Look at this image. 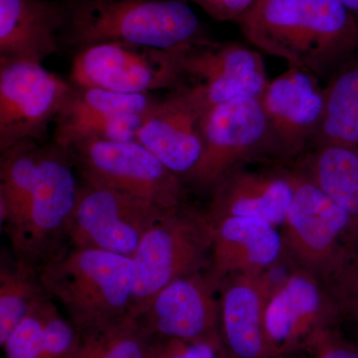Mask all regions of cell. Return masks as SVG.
Returning a JSON list of instances; mask_svg holds the SVG:
<instances>
[{
    "instance_id": "1",
    "label": "cell",
    "mask_w": 358,
    "mask_h": 358,
    "mask_svg": "<svg viewBox=\"0 0 358 358\" xmlns=\"http://www.w3.org/2000/svg\"><path fill=\"white\" fill-rule=\"evenodd\" d=\"M237 24L259 50L327 83L358 50V20L339 0H258Z\"/></svg>"
},
{
    "instance_id": "2",
    "label": "cell",
    "mask_w": 358,
    "mask_h": 358,
    "mask_svg": "<svg viewBox=\"0 0 358 358\" xmlns=\"http://www.w3.org/2000/svg\"><path fill=\"white\" fill-rule=\"evenodd\" d=\"M189 0H73L62 48L101 42L181 50L209 41Z\"/></svg>"
},
{
    "instance_id": "3",
    "label": "cell",
    "mask_w": 358,
    "mask_h": 358,
    "mask_svg": "<svg viewBox=\"0 0 358 358\" xmlns=\"http://www.w3.org/2000/svg\"><path fill=\"white\" fill-rule=\"evenodd\" d=\"M42 286L80 334L131 315L133 259L96 249L60 252L38 268Z\"/></svg>"
},
{
    "instance_id": "4",
    "label": "cell",
    "mask_w": 358,
    "mask_h": 358,
    "mask_svg": "<svg viewBox=\"0 0 358 358\" xmlns=\"http://www.w3.org/2000/svg\"><path fill=\"white\" fill-rule=\"evenodd\" d=\"M294 194L282 226L285 252L289 261L324 284L341 267L358 234L355 219L317 183L293 164Z\"/></svg>"
},
{
    "instance_id": "5",
    "label": "cell",
    "mask_w": 358,
    "mask_h": 358,
    "mask_svg": "<svg viewBox=\"0 0 358 358\" xmlns=\"http://www.w3.org/2000/svg\"><path fill=\"white\" fill-rule=\"evenodd\" d=\"M211 227L206 214L178 209L145 233L133 256L134 287L131 315L138 317L148 301L169 282L209 270Z\"/></svg>"
},
{
    "instance_id": "6",
    "label": "cell",
    "mask_w": 358,
    "mask_h": 358,
    "mask_svg": "<svg viewBox=\"0 0 358 358\" xmlns=\"http://www.w3.org/2000/svg\"><path fill=\"white\" fill-rule=\"evenodd\" d=\"M87 185L110 188L174 211L185 207L186 183L138 141L86 140L67 150Z\"/></svg>"
},
{
    "instance_id": "7",
    "label": "cell",
    "mask_w": 358,
    "mask_h": 358,
    "mask_svg": "<svg viewBox=\"0 0 358 358\" xmlns=\"http://www.w3.org/2000/svg\"><path fill=\"white\" fill-rule=\"evenodd\" d=\"M181 50L101 42L74 52L69 83L121 94L173 91L186 83Z\"/></svg>"
},
{
    "instance_id": "8",
    "label": "cell",
    "mask_w": 358,
    "mask_h": 358,
    "mask_svg": "<svg viewBox=\"0 0 358 358\" xmlns=\"http://www.w3.org/2000/svg\"><path fill=\"white\" fill-rule=\"evenodd\" d=\"M202 138L201 157L185 179L202 192H213L228 176L255 160L270 164L267 120L259 98L211 107L204 117Z\"/></svg>"
},
{
    "instance_id": "9",
    "label": "cell",
    "mask_w": 358,
    "mask_h": 358,
    "mask_svg": "<svg viewBox=\"0 0 358 358\" xmlns=\"http://www.w3.org/2000/svg\"><path fill=\"white\" fill-rule=\"evenodd\" d=\"M345 319L326 284L294 265L274 282L264 317L270 357L310 352L322 334Z\"/></svg>"
},
{
    "instance_id": "10",
    "label": "cell",
    "mask_w": 358,
    "mask_h": 358,
    "mask_svg": "<svg viewBox=\"0 0 358 358\" xmlns=\"http://www.w3.org/2000/svg\"><path fill=\"white\" fill-rule=\"evenodd\" d=\"M67 150L44 148L38 182L20 222L6 231L17 260L36 268L57 255L54 245L66 238L79 185ZM38 270V268H37Z\"/></svg>"
},
{
    "instance_id": "11",
    "label": "cell",
    "mask_w": 358,
    "mask_h": 358,
    "mask_svg": "<svg viewBox=\"0 0 358 358\" xmlns=\"http://www.w3.org/2000/svg\"><path fill=\"white\" fill-rule=\"evenodd\" d=\"M169 212L131 195L83 182L66 239L76 248L133 258L145 233Z\"/></svg>"
},
{
    "instance_id": "12",
    "label": "cell",
    "mask_w": 358,
    "mask_h": 358,
    "mask_svg": "<svg viewBox=\"0 0 358 358\" xmlns=\"http://www.w3.org/2000/svg\"><path fill=\"white\" fill-rule=\"evenodd\" d=\"M70 89L68 80L42 64L0 60V152L41 141Z\"/></svg>"
},
{
    "instance_id": "13",
    "label": "cell",
    "mask_w": 358,
    "mask_h": 358,
    "mask_svg": "<svg viewBox=\"0 0 358 358\" xmlns=\"http://www.w3.org/2000/svg\"><path fill=\"white\" fill-rule=\"evenodd\" d=\"M268 124L273 164H292L310 148L322 122L324 87L317 78L289 66L270 80L260 98Z\"/></svg>"
},
{
    "instance_id": "14",
    "label": "cell",
    "mask_w": 358,
    "mask_h": 358,
    "mask_svg": "<svg viewBox=\"0 0 358 358\" xmlns=\"http://www.w3.org/2000/svg\"><path fill=\"white\" fill-rule=\"evenodd\" d=\"M154 94H121L71 85L54 124L52 143L68 150L86 140L136 141L148 110L159 100Z\"/></svg>"
},
{
    "instance_id": "15",
    "label": "cell",
    "mask_w": 358,
    "mask_h": 358,
    "mask_svg": "<svg viewBox=\"0 0 358 358\" xmlns=\"http://www.w3.org/2000/svg\"><path fill=\"white\" fill-rule=\"evenodd\" d=\"M210 109L196 87L167 92L148 110L136 141L185 180L203 150L202 126Z\"/></svg>"
},
{
    "instance_id": "16",
    "label": "cell",
    "mask_w": 358,
    "mask_h": 358,
    "mask_svg": "<svg viewBox=\"0 0 358 358\" xmlns=\"http://www.w3.org/2000/svg\"><path fill=\"white\" fill-rule=\"evenodd\" d=\"M220 284L210 268L178 278L155 294L138 319L162 341H192L220 334Z\"/></svg>"
},
{
    "instance_id": "17",
    "label": "cell",
    "mask_w": 358,
    "mask_h": 358,
    "mask_svg": "<svg viewBox=\"0 0 358 358\" xmlns=\"http://www.w3.org/2000/svg\"><path fill=\"white\" fill-rule=\"evenodd\" d=\"M186 83L196 87L209 108L240 98H261L270 80L260 52L238 42L214 40L181 53Z\"/></svg>"
},
{
    "instance_id": "18",
    "label": "cell",
    "mask_w": 358,
    "mask_h": 358,
    "mask_svg": "<svg viewBox=\"0 0 358 358\" xmlns=\"http://www.w3.org/2000/svg\"><path fill=\"white\" fill-rule=\"evenodd\" d=\"M211 227V267L220 284L227 278L272 272L286 256L282 233L254 217L225 216L208 220Z\"/></svg>"
},
{
    "instance_id": "19",
    "label": "cell",
    "mask_w": 358,
    "mask_h": 358,
    "mask_svg": "<svg viewBox=\"0 0 358 358\" xmlns=\"http://www.w3.org/2000/svg\"><path fill=\"white\" fill-rule=\"evenodd\" d=\"M294 194L289 164H268V167H241L228 176L211 192L206 216L214 220L225 216L261 219L282 227Z\"/></svg>"
},
{
    "instance_id": "20",
    "label": "cell",
    "mask_w": 358,
    "mask_h": 358,
    "mask_svg": "<svg viewBox=\"0 0 358 358\" xmlns=\"http://www.w3.org/2000/svg\"><path fill=\"white\" fill-rule=\"evenodd\" d=\"M67 0H0V60L42 64L62 48Z\"/></svg>"
},
{
    "instance_id": "21",
    "label": "cell",
    "mask_w": 358,
    "mask_h": 358,
    "mask_svg": "<svg viewBox=\"0 0 358 358\" xmlns=\"http://www.w3.org/2000/svg\"><path fill=\"white\" fill-rule=\"evenodd\" d=\"M268 272L220 282V334L235 358H268L264 317L275 279Z\"/></svg>"
},
{
    "instance_id": "22",
    "label": "cell",
    "mask_w": 358,
    "mask_h": 358,
    "mask_svg": "<svg viewBox=\"0 0 358 358\" xmlns=\"http://www.w3.org/2000/svg\"><path fill=\"white\" fill-rule=\"evenodd\" d=\"M291 164L338 202L358 226V148H308Z\"/></svg>"
},
{
    "instance_id": "23",
    "label": "cell",
    "mask_w": 358,
    "mask_h": 358,
    "mask_svg": "<svg viewBox=\"0 0 358 358\" xmlns=\"http://www.w3.org/2000/svg\"><path fill=\"white\" fill-rule=\"evenodd\" d=\"M324 94V115L308 148H358V57L348 61L329 80Z\"/></svg>"
},
{
    "instance_id": "24",
    "label": "cell",
    "mask_w": 358,
    "mask_h": 358,
    "mask_svg": "<svg viewBox=\"0 0 358 358\" xmlns=\"http://www.w3.org/2000/svg\"><path fill=\"white\" fill-rule=\"evenodd\" d=\"M44 148L27 141L1 152L0 160V218L9 230L27 208L39 180Z\"/></svg>"
},
{
    "instance_id": "25",
    "label": "cell",
    "mask_w": 358,
    "mask_h": 358,
    "mask_svg": "<svg viewBox=\"0 0 358 358\" xmlns=\"http://www.w3.org/2000/svg\"><path fill=\"white\" fill-rule=\"evenodd\" d=\"M159 341L145 331L138 317L128 315L80 334L73 358H154Z\"/></svg>"
},
{
    "instance_id": "26",
    "label": "cell",
    "mask_w": 358,
    "mask_h": 358,
    "mask_svg": "<svg viewBox=\"0 0 358 358\" xmlns=\"http://www.w3.org/2000/svg\"><path fill=\"white\" fill-rule=\"evenodd\" d=\"M48 296L39 272L29 264L2 261L0 268V345L14 329Z\"/></svg>"
},
{
    "instance_id": "27",
    "label": "cell",
    "mask_w": 358,
    "mask_h": 358,
    "mask_svg": "<svg viewBox=\"0 0 358 358\" xmlns=\"http://www.w3.org/2000/svg\"><path fill=\"white\" fill-rule=\"evenodd\" d=\"M47 296L1 345L6 358H44V336L51 305Z\"/></svg>"
},
{
    "instance_id": "28",
    "label": "cell",
    "mask_w": 358,
    "mask_h": 358,
    "mask_svg": "<svg viewBox=\"0 0 358 358\" xmlns=\"http://www.w3.org/2000/svg\"><path fill=\"white\" fill-rule=\"evenodd\" d=\"M326 286L345 319L358 310V234L348 247L341 267Z\"/></svg>"
},
{
    "instance_id": "29",
    "label": "cell",
    "mask_w": 358,
    "mask_h": 358,
    "mask_svg": "<svg viewBox=\"0 0 358 358\" xmlns=\"http://www.w3.org/2000/svg\"><path fill=\"white\" fill-rule=\"evenodd\" d=\"M154 358H235L224 345L221 334L199 341H162Z\"/></svg>"
},
{
    "instance_id": "30",
    "label": "cell",
    "mask_w": 358,
    "mask_h": 358,
    "mask_svg": "<svg viewBox=\"0 0 358 358\" xmlns=\"http://www.w3.org/2000/svg\"><path fill=\"white\" fill-rule=\"evenodd\" d=\"M308 355L312 358H358V345L348 341L339 329L322 334Z\"/></svg>"
},
{
    "instance_id": "31",
    "label": "cell",
    "mask_w": 358,
    "mask_h": 358,
    "mask_svg": "<svg viewBox=\"0 0 358 358\" xmlns=\"http://www.w3.org/2000/svg\"><path fill=\"white\" fill-rule=\"evenodd\" d=\"M218 21L238 23L255 6L258 0H190Z\"/></svg>"
},
{
    "instance_id": "32",
    "label": "cell",
    "mask_w": 358,
    "mask_h": 358,
    "mask_svg": "<svg viewBox=\"0 0 358 358\" xmlns=\"http://www.w3.org/2000/svg\"><path fill=\"white\" fill-rule=\"evenodd\" d=\"M358 20V0H339Z\"/></svg>"
},
{
    "instance_id": "33",
    "label": "cell",
    "mask_w": 358,
    "mask_h": 358,
    "mask_svg": "<svg viewBox=\"0 0 358 358\" xmlns=\"http://www.w3.org/2000/svg\"><path fill=\"white\" fill-rule=\"evenodd\" d=\"M348 319L352 320L353 333L355 336V343L358 345V310L352 313Z\"/></svg>"
},
{
    "instance_id": "34",
    "label": "cell",
    "mask_w": 358,
    "mask_h": 358,
    "mask_svg": "<svg viewBox=\"0 0 358 358\" xmlns=\"http://www.w3.org/2000/svg\"><path fill=\"white\" fill-rule=\"evenodd\" d=\"M308 353L305 352H298V353H292V355H275V357H270L268 358H307Z\"/></svg>"
},
{
    "instance_id": "35",
    "label": "cell",
    "mask_w": 358,
    "mask_h": 358,
    "mask_svg": "<svg viewBox=\"0 0 358 358\" xmlns=\"http://www.w3.org/2000/svg\"><path fill=\"white\" fill-rule=\"evenodd\" d=\"M67 1H73V0H67Z\"/></svg>"
}]
</instances>
